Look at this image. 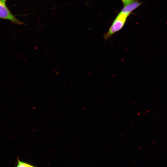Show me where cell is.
Listing matches in <instances>:
<instances>
[{
    "label": "cell",
    "mask_w": 167,
    "mask_h": 167,
    "mask_svg": "<svg viewBox=\"0 0 167 167\" xmlns=\"http://www.w3.org/2000/svg\"><path fill=\"white\" fill-rule=\"evenodd\" d=\"M129 15L120 11L113 21L108 31L103 37L105 40L110 38L113 35L121 30L124 26Z\"/></svg>",
    "instance_id": "6da1fadb"
},
{
    "label": "cell",
    "mask_w": 167,
    "mask_h": 167,
    "mask_svg": "<svg viewBox=\"0 0 167 167\" xmlns=\"http://www.w3.org/2000/svg\"><path fill=\"white\" fill-rule=\"evenodd\" d=\"M0 18L9 20L18 25L25 24L11 13L6 5L5 2L0 0Z\"/></svg>",
    "instance_id": "7a4b0ae2"
},
{
    "label": "cell",
    "mask_w": 167,
    "mask_h": 167,
    "mask_svg": "<svg viewBox=\"0 0 167 167\" xmlns=\"http://www.w3.org/2000/svg\"><path fill=\"white\" fill-rule=\"evenodd\" d=\"M142 4V2L137 0L124 6L121 11L129 15L131 12Z\"/></svg>",
    "instance_id": "3957f363"
},
{
    "label": "cell",
    "mask_w": 167,
    "mask_h": 167,
    "mask_svg": "<svg viewBox=\"0 0 167 167\" xmlns=\"http://www.w3.org/2000/svg\"><path fill=\"white\" fill-rule=\"evenodd\" d=\"M17 167H32L35 166L25 162L20 161L18 158L17 159Z\"/></svg>",
    "instance_id": "277c9868"
},
{
    "label": "cell",
    "mask_w": 167,
    "mask_h": 167,
    "mask_svg": "<svg viewBox=\"0 0 167 167\" xmlns=\"http://www.w3.org/2000/svg\"><path fill=\"white\" fill-rule=\"evenodd\" d=\"M136 0H121L123 6H125Z\"/></svg>",
    "instance_id": "5b68a950"
},
{
    "label": "cell",
    "mask_w": 167,
    "mask_h": 167,
    "mask_svg": "<svg viewBox=\"0 0 167 167\" xmlns=\"http://www.w3.org/2000/svg\"><path fill=\"white\" fill-rule=\"evenodd\" d=\"M1 0V1H3V2H5V1H6L7 0Z\"/></svg>",
    "instance_id": "8992f818"
}]
</instances>
